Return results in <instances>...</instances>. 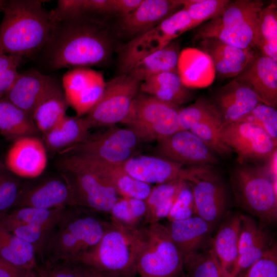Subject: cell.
<instances>
[{
    "mask_svg": "<svg viewBox=\"0 0 277 277\" xmlns=\"http://www.w3.org/2000/svg\"><path fill=\"white\" fill-rule=\"evenodd\" d=\"M142 141L136 132L130 128H121L111 126L101 133L90 134L84 142L60 153L75 154L122 165L134 156Z\"/></svg>",
    "mask_w": 277,
    "mask_h": 277,
    "instance_id": "obj_11",
    "label": "cell"
},
{
    "mask_svg": "<svg viewBox=\"0 0 277 277\" xmlns=\"http://www.w3.org/2000/svg\"><path fill=\"white\" fill-rule=\"evenodd\" d=\"M90 129L83 117L66 115L52 130L44 134L48 147L62 151L85 141L90 135Z\"/></svg>",
    "mask_w": 277,
    "mask_h": 277,
    "instance_id": "obj_33",
    "label": "cell"
},
{
    "mask_svg": "<svg viewBox=\"0 0 277 277\" xmlns=\"http://www.w3.org/2000/svg\"><path fill=\"white\" fill-rule=\"evenodd\" d=\"M222 121L220 114L205 120L193 126L189 130L201 138L213 152L228 154L231 151L220 138Z\"/></svg>",
    "mask_w": 277,
    "mask_h": 277,
    "instance_id": "obj_41",
    "label": "cell"
},
{
    "mask_svg": "<svg viewBox=\"0 0 277 277\" xmlns=\"http://www.w3.org/2000/svg\"><path fill=\"white\" fill-rule=\"evenodd\" d=\"M39 0L5 1L0 24V52L25 58L37 55L47 43L52 22L50 11Z\"/></svg>",
    "mask_w": 277,
    "mask_h": 277,
    "instance_id": "obj_2",
    "label": "cell"
},
{
    "mask_svg": "<svg viewBox=\"0 0 277 277\" xmlns=\"http://www.w3.org/2000/svg\"><path fill=\"white\" fill-rule=\"evenodd\" d=\"M208 167L188 182L192 187L195 215L213 227L226 214L228 196L222 178Z\"/></svg>",
    "mask_w": 277,
    "mask_h": 277,
    "instance_id": "obj_17",
    "label": "cell"
},
{
    "mask_svg": "<svg viewBox=\"0 0 277 277\" xmlns=\"http://www.w3.org/2000/svg\"><path fill=\"white\" fill-rule=\"evenodd\" d=\"M181 277H226L211 245L184 258Z\"/></svg>",
    "mask_w": 277,
    "mask_h": 277,
    "instance_id": "obj_38",
    "label": "cell"
},
{
    "mask_svg": "<svg viewBox=\"0 0 277 277\" xmlns=\"http://www.w3.org/2000/svg\"><path fill=\"white\" fill-rule=\"evenodd\" d=\"M177 43L172 41L163 48L138 61L128 73L140 82L152 76L165 72L178 73L181 54Z\"/></svg>",
    "mask_w": 277,
    "mask_h": 277,
    "instance_id": "obj_32",
    "label": "cell"
},
{
    "mask_svg": "<svg viewBox=\"0 0 277 277\" xmlns=\"http://www.w3.org/2000/svg\"><path fill=\"white\" fill-rule=\"evenodd\" d=\"M141 83L124 74L106 83L102 97L83 117L89 129L122 123L137 94Z\"/></svg>",
    "mask_w": 277,
    "mask_h": 277,
    "instance_id": "obj_12",
    "label": "cell"
},
{
    "mask_svg": "<svg viewBox=\"0 0 277 277\" xmlns=\"http://www.w3.org/2000/svg\"><path fill=\"white\" fill-rule=\"evenodd\" d=\"M157 142V151L163 158L183 165L209 166L217 162L213 151L189 130H179Z\"/></svg>",
    "mask_w": 277,
    "mask_h": 277,
    "instance_id": "obj_19",
    "label": "cell"
},
{
    "mask_svg": "<svg viewBox=\"0 0 277 277\" xmlns=\"http://www.w3.org/2000/svg\"><path fill=\"white\" fill-rule=\"evenodd\" d=\"M5 1L4 0H0V10H2V8L3 7V6L5 4Z\"/></svg>",
    "mask_w": 277,
    "mask_h": 277,
    "instance_id": "obj_53",
    "label": "cell"
},
{
    "mask_svg": "<svg viewBox=\"0 0 277 277\" xmlns=\"http://www.w3.org/2000/svg\"><path fill=\"white\" fill-rule=\"evenodd\" d=\"M67 208H17L10 213L1 216L0 224L31 244L36 254L42 256L50 233Z\"/></svg>",
    "mask_w": 277,
    "mask_h": 277,
    "instance_id": "obj_13",
    "label": "cell"
},
{
    "mask_svg": "<svg viewBox=\"0 0 277 277\" xmlns=\"http://www.w3.org/2000/svg\"><path fill=\"white\" fill-rule=\"evenodd\" d=\"M239 256L230 277H235L261 259L275 243L264 225L253 218L240 214Z\"/></svg>",
    "mask_w": 277,
    "mask_h": 277,
    "instance_id": "obj_21",
    "label": "cell"
},
{
    "mask_svg": "<svg viewBox=\"0 0 277 277\" xmlns=\"http://www.w3.org/2000/svg\"><path fill=\"white\" fill-rule=\"evenodd\" d=\"M67 103L77 116L86 115L100 100L106 83L103 74L89 67L69 69L62 80Z\"/></svg>",
    "mask_w": 277,
    "mask_h": 277,
    "instance_id": "obj_15",
    "label": "cell"
},
{
    "mask_svg": "<svg viewBox=\"0 0 277 277\" xmlns=\"http://www.w3.org/2000/svg\"><path fill=\"white\" fill-rule=\"evenodd\" d=\"M80 207H68L50 233L43 250L47 267L61 262L77 263L100 241L108 223Z\"/></svg>",
    "mask_w": 277,
    "mask_h": 277,
    "instance_id": "obj_3",
    "label": "cell"
},
{
    "mask_svg": "<svg viewBox=\"0 0 277 277\" xmlns=\"http://www.w3.org/2000/svg\"><path fill=\"white\" fill-rule=\"evenodd\" d=\"M92 15L84 12L51 19L50 37L37 55L45 68L88 67L108 60L111 51L108 36Z\"/></svg>",
    "mask_w": 277,
    "mask_h": 277,
    "instance_id": "obj_1",
    "label": "cell"
},
{
    "mask_svg": "<svg viewBox=\"0 0 277 277\" xmlns=\"http://www.w3.org/2000/svg\"><path fill=\"white\" fill-rule=\"evenodd\" d=\"M195 27L219 15L229 0H181Z\"/></svg>",
    "mask_w": 277,
    "mask_h": 277,
    "instance_id": "obj_42",
    "label": "cell"
},
{
    "mask_svg": "<svg viewBox=\"0 0 277 277\" xmlns=\"http://www.w3.org/2000/svg\"><path fill=\"white\" fill-rule=\"evenodd\" d=\"M166 227L183 258L203 251L211 245L213 227L197 215L170 222Z\"/></svg>",
    "mask_w": 277,
    "mask_h": 277,
    "instance_id": "obj_26",
    "label": "cell"
},
{
    "mask_svg": "<svg viewBox=\"0 0 277 277\" xmlns=\"http://www.w3.org/2000/svg\"><path fill=\"white\" fill-rule=\"evenodd\" d=\"M178 106L151 95L136 96L122 122L129 126L144 141L168 137L181 130Z\"/></svg>",
    "mask_w": 277,
    "mask_h": 277,
    "instance_id": "obj_9",
    "label": "cell"
},
{
    "mask_svg": "<svg viewBox=\"0 0 277 277\" xmlns=\"http://www.w3.org/2000/svg\"><path fill=\"white\" fill-rule=\"evenodd\" d=\"M261 103L252 90L233 79L220 90L213 105L224 124L240 120Z\"/></svg>",
    "mask_w": 277,
    "mask_h": 277,
    "instance_id": "obj_27",
    "label": "cell"
},
{
    "mask_svg": "<svg viewBox=\"0 0 277 277\" xmlns=\"http://www.w3.org/2000/svg\"><path fill=\"white\" fill-rule=\"evenodd\" d=\"M75 264L81 277H125L103 271L82 264Z\"/></svg>",
    "mask_w": 277,
    "mask_h": 277,
    "instance_id": "obj_51",
    "label": "cell"
},
{
    "mask_svg": "<svg viewBox=\"0 0 277 277\" xmlns=\"http://www.w3.org/2000/svg\"><path fill=\"white\" fill-rule=\"evenodd\" d=\"M235 201L266 226L277 219L276 183L267 166H243L231 177Z\"/></svg>",
    "mask_w": 277,
    "mask_h": 277,
    "instance_id": "obj_6",
    "label": "cell"
},
{
    "mask_svg": "<svg viewBox=\"0 0 277 277\" xmlns=\"http://www.w3.org/2000/svg\"><path fill=\"white\" fill-rule=\"evenodd\" d=\"M186 181L179 179L157 184L145 200L146 213L143 226L167 217Z\"/></svg>",
    "mask_w": 277,
    "mask_h": 277,
    "instance_id": "obj_35",
    "label": "cell"
},
{
    "mask_svg": "<svg viewBox=\"0 0 277 277\" xmlns=\"http://www.w3.org/2000/svg\"><path fill=\"white\" fill-rule=\"evenodd\" d=\"M138 229L129 230L108 222L100 241L77 263L112 274L133 277L137 273Z\"/></svg>",
    "mask_w": 277,
    "mask_h": 277,
    "instance_id": "obj_5",
    "label": "cell"
},
{
    "mask_svg": "<svg viewBox=\"0 0 277 277\" xmlns=\"http://www.w3.org/2000/svg\"><path fill=\"white\" fill-rule=\"evenodd\" d=\"M72 205L71 190L62 177L47 181L28 189H22L15 207L52 209Z\"/></svg>",
    "mask_w": 277,
    "mask_h": 277,
    "instance_id": "obj_28",
    "label": "cell"
},
{
    "mask_svg": "<svg viewBox=\"0 0 277 277\" xmlns=\"http://www.w3.org/2000/svg\"><path fill=\"white\" fill-rule=\"evenodd\" d=\"M22 189L15 174L0 163V216L15 206Z\"/></svg>",
    "mask_w": 277,
    "mask_h": 277,
    "instance_id": "obj_44",
    "label": "cell"
},
{
    "mask_svg": "<svg viewBox=\"0 0 277 277\" xmlns=\"http://www.w3.org/2000/svg\"><path fill=\"white\" fill-rule=\"evenodd\" d=\"M47 163V153L42 141L34 136L15 141L6 157V167L15 175L34 178L44 171Z\"/></svg>",
    "mask_w": 277,
    "mask_h": 277,
    "instance_id": "obj_23",
    "label": "cell"
},
{
    "mask_svg": "<svg viewBox=\"0 0 277 277\" xmlns=\"http://www.w3.org/2000/svg\"><path fill=\"white\" fill-rule=\"evenodd\" d=\"M219 114L213 104L200 98L193 104L180 109L179 122L180 129L189 130L197 124Z\"/></svg>",
    "mask_w": 277,
    "mask_h": 277,
    "instance_id": "obj_43",
    "label": "cell"
},
{
    "mask_svg": "<svg viewBox=\"0 0 277 277\" xmlns=\"http://www.w3.org/2000/svg\"><path fill=\"white\" fill-rule=\"evenodd\" d=\"M62 177L72 193V207L93 211L109 212L119 197L113 187L98 173L71 160L67 156L60 160Z\"/></svg>",
    "mask_w": 277,
    "mask_h": 277,
    "instance_id": "obj_8",
    "label": "cell"
},
{
    "mask_svg": "<svg viewBox=\"0 0 277 277\" xmlns=\"http://www.w3.org/2000/svg\"><path fill=\"white\" fill-rule=\"evenodd\" d=\"M233 79L252 90L263 104L276 108L277 61L258 51Z\"/></svg>",
    "mask_w": 277,
    "mask_h": 277,
    "instance_id": "obj_20",
    "label": "cell"
},
{
    "mask_svg": "<svg viewBox=\"0 0 277 277\" xmlns=\"http://www.w3.org/2000/svg\"><path fill=\"white\" fill-rule=\"evenodd\" d=\"M34 247L0 224V259L32 269L36 267Z\"/></svg>",
    "mask_w": 277,
    "mask_h": 277,
    "instance_id": "obj_36",
    "label": "cell"
},
{
    "mask_svg": "<svg viewBox=\"0 0 277 277\" xmlns=\"http://www.w3.org/2000/svg\"><path fill=\"white\" fill-rule=\"evenodd\" d=\"M38 131L27 113L5 98L0 100V132L6 138L14 142Z\"/></svg>",
    "mask_w": 277,
    "mask_h": 277,
    "instance_id": "obj_34",
    "label": "cell"
},
{
    "mask_svg": "<svg viewBox=\"0 0 277 277\" xmlns=\"http://www.w3.org/2000/svg\"><path fill=\"white\" fill-rule=\"evenodd\" d=\"M272 2L264 7L260 16L256 49L277 61V4Z\"/></svg>",
    "mask_w": 277,
    "mask_h": 277,
    "instance_id": "obj_37",
    "label": "cell"
},
{
    "mask_svg": "<svg viewBox=\"0 0 277 277\" xmlns=\"http://www.w3.org/2000/svg\"><path fill=\"white\" fill-rule=\"evenodd\" d=\"M136 272L140 277H181L184 258L166 226L159 222L139 228Z\"/></svg>",
    "mask_w": 277,
    "mask_h": 277,
    "instance_id": "obj_7",
    "label": "cell"
},
{
    "mask_svg": "<svg viewBox=\"0 0 277 277\" xmlns=\"http://www.w3.org/2000/svg\"><path fill=\"white\" fill-rule=\"evenodd\" d=\"M41 277H46V276L44 273H43Z\"/></svg>",
    "mask_w": 277,
    "mask_h": 277,
    "instance_id": "obj_54",
    "label": "cell"
},
{
    "mask_svg": "<svg viewBox=\"0 0 277 277\" xmlns=\"http://www.w3.org/2000/svg\"><path fill=\"white\" fill-rule=\"evenodd\" d=\"M195 28L183 8L148 31L136 36L122 47L118 68L127 74L140 60L159 50L185 32Z\"/></svg>",
    "mask_w": 277,
    "mask_h": 277,
    "instance_id": "obj_10",
    "label": "cell"
},
{
    "mask_svg": "<svg viewBox=\"0 0 277 277\" xmlns=\"http://www.w3.org/2000/svg\"><path fill=\"white\" fill-rule=\"evenodd\" d=\"M122 165L130 176L149 184H160L179 179L190 182L204 168H184L183 165L163 157L147 155L133 156Z\"/></svg>",
    "mask_w": 277,
    "mask_h": 277,
    "instance_id": "obj_18",
    "label": "cell"
},
{
    "mask_svg": "<svg viewBox=\"0 0 277 277\" xmlns=\"http://www.w3.org/2000/svg\"><path fill=\"white\" fill-rule=\"evenodd\" d=\"M182 6L181 0H142L133 11L122 16L121 27L135 37L156 26Z\"/></svg>",
    "mask_w": 277,
    "mask_h": 277,
    "instance_id": "obj_25",
    "label": "cell"
},
{
    "mask_svg": "<svg viewBox=\"0 0 277 277\" xmlns=\"http://www.w3.org/2000/svg\"><path fill=\"white\" fill-rule=\"evenodd\" d=\"M47 268L46 277H81L75 263L61 262Z\"/></svg>",
    "mask_w": 277,
    "mask_h": 277,
    "instance_id": "obj_48",
    "label": "cell"
},
{
    "mask_svg": "<svg viewBox=\"0 0 277 277\" xmlns=\"http://www.w3.org/2000/svg\"><path fill=\"white\" fill-rule=\"evenodd\" d=\"M64 93L62 82L34 69L19 73L4 97L31 117L37 107L49 98Z\"/></svg>",
    "mask_w": 277,
    "mask_h": 277,
    "instance_id": "obj_16",
    "label": "cell"
},
{
    "mask_svg": "<svg viewBox=\"0 0 277 277\" xmlns=\"http://www.w3.org/2000/svg\"><path fill=\"white\" fill-rule=\"evenodd\" d=\"M141 90L160 100L179 106L189 102L191 96L178 73L168 72L142 82Z\"/></svg>",
    "mask_w": 277,
    "mask_h": 277,
    "instance_id": "obj_31",
    "label": "cell"
},
{
    "mask_svg": "<svg viewBox=\"0 0 277 277\" xmlns=\"http://www.w3.org/2000/svg\"><path fill=\"white\" fill-rule=\"evenodd\" d=\"M199 49L211 59L215 71L223 78H234L254 58L256 49H242L215 38L200 41Z\"/></svg>",
    "mask_w": 277,
    "mask_h": 277,
    "instance_id": "obj_24",
    "label": "cell"
},
{
    "mask_svg": "<svg viewBox=\"0 0 277 277\" xmlns=\"http://www.w3.org/2000/svg\"><path fill=\"white\" fill-rule=\"evenodd\" d=\"M240 230V214L229 216L211 239L212 248L226 277H230L239 256Z\"/></svg>",
    "mask_w": 277,
    "mask_h": 277,
    "instance_id": "obj_29",
    "label": "cell"
},
{
    "mask_svg": "<svg viewBox=\"0 0 277 277\" xmlns=\"http://www.w3.org/2000/svg\"><path fill=\"white\" fill-rule=\"evenodd\" d=\"M18 74L17 68H11L0 74V100L6 96Z\"/></svg>",
    "mask_w": 277,
    "mask_h": 277,
    "instance_id": "obj_50",
    "label": "cell"
},
{
    "mask_svg": "<svg viewBox=\"0 0 277 277\" xmlns=\"http://www.w3.org/2000/svg\"><path fill=\"white\" fill-rule=\"evenodd\" d=\"M66 155L75 163L102 175L121 197L145 200L152 188L150 184L130 176L125 171L122 165L75 154Z\"/></svg>",
    "mask_w": 277,
    "mask_h": 277,
    "instance_id": "obj_22",
    "label": "cell"
},
{
    "mask_svg": "<svg viewBox=\"0 0 277 277\" xmlns=\"http://www.w3.org/2000/svg\"><path fill=\"white\" fill-rule=\"evenodd\" d=\"M263 8L260 0L230 1L219 15L200 25L194 40L215 38L238 48L256 49Z\"/></svg>",
    "mask_w": 277,
    "mask_h": 277,
    "instance_id": "obj_4",
    "label": "cell"
},
{
    "mask_svg": "<svg viewBox=\"0 0 277 277\" xmlns=\"http://www.w3.org/2000/svg\"><path fill=\"white\" fill-rule=\"evenodd\" d=\"M239 121L247 122L260 126L276 143L277 110L275 108L261 103Z\"/></svg>",
    "mask_w": 277,
    "mask_h": 277,
    "instance_id": "obj_45",
    "label": "cell"
},
{
    "mask_svg": "<svg viewBox=\"0 0 277 277\" xmlns=\"http://www.w3.org/2000/svg\"><path fill=\"white\" fill-rule=\"evenodd\" d=\"M68 106L64 93L52 96L40 104L32 116L38 131L44 135L58 125L66 115Z\"/></svg>",
    "mask_w": 277,
    "mask_h": 277,
    "instance_id": "obj_40",
    "label": "cell"
},
{
    "mask_svg": "<svg viewBox=\"0 0 277 277\" xmlns=\"http://www.w3.org/2000/svg\"><path fill=\"white\" fill-rule=\"evenodd\" d=\"M195 215V204L190 184L186 181L167 218L170 222L187 219Z\"/></svg>",
    "mask_w": 277,
    "mask_h": 277,
    "instance_id": "obj_47",
    "label": "cell"
},
{
    "mask_svg": "<svg viewBox=\"0 0 277 277\" xmlns=\"http://www.w3.org/2000/svg\"><path fill=\"white\" fill-rule=\"evenodd\" d=\"M111 222L123 227L136 229L143 226L146 213L145 200L121 197L109 212Z\"/></svg>",
    "mask_w": 277,
    "mask_h": 277,
    "instance_id": "obj_39",
    "label": "cell"
},
{
    "mask_svg": "<svg viewBox=\"0 0 277 277\" xmlns=\"http://www.w3.org/2000/svg\"><path fill=\"white\" fill-rule=\"evenodd\" d=\"M222 143L238 155L241 164L252 160L270 157L276 143L261 127L238 121L222 124L220 130Z\"/></svg>",
    "mask_w": 277,
    "mask_h": 277,
    "instance_id": "obj_14",
    "label": "cell"
},
{
    "mask_svg": "<svg viewBox=\"0 0 277 277\" xmlns=\"http://www.w3.org/2000/svg\"><path fill=\"white\" fill-rule=\"evenodd\" d=\"M19 57L0 52V74L13 68H17L22 62Z\"/></svg>",
    "mask_w": 277,
    "mask_h": 277,
    "instance_id": "obj_52",
    "label": "cell"
},
{
    "mask_svg": "<svg viewBox=\"0 0 277 277\" xmlns=\"http://www.w3.org/2000/svg\"><path fill=\"white\" fill-rule=\"evenodd\" d=\"M235 277H277L276 243L261 259Z\"/></svg>",
    "mask_w": 277,
    "mask_h": 277,
    "instance_id": "obj_46",
    "label": "cell"
},
{
    "mask_svg": "<svg viewBox=\"0 0 277 277\" xmlns=\"http://www.w3.org/2000/svg\"><path fill=\"white\" fill-rule=\"evenodd\" d=\"M214 71L210 58L199 49L188 48L181 52L178 72L186 87L209 85L213 80Z\"/></svg>",
    "mask_w": 277,
    "mask_h": 277,
    "instance_id": "obj_30",
    "label": "cell"
},
{
    "mask_svg": "<svg viewBox=\"0 0 277 277\" xmlns=\"http://www.w3.org/2000/svg\"><path fill=\"white\" fill-rule=\"evenodd\" d=\"M32 269L18 267L0 259V277H32Z\"/></svg>",
    "mask_w": 277,
    "mask_h": 277,
    "instance_id": "obj_49",
    "label": "cell"
}]
</instances>
